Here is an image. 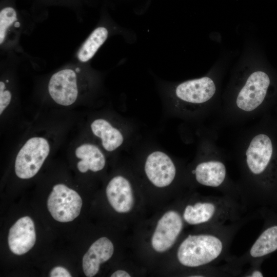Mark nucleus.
<instances>
[{
    "label": "nucleus",
    "mask_w": 277,
    "mask_h": 277,
    "mask_svg": "<svg viewBox=\"0 0 277 277\" xmlns=\"http://www.w3.org/2000/svg\"><path fill=\"white\" fill-rule=\"evenodd\" d=\"M81 71L74 68H65L50 77L48 93L56 105L68 107L80 99L86 87V83Z\"/></svg>",
    "instance_id": "20e7f679"
},
{
    "label": "nucleus",
    "mask_w": 277,
    "mask_h": 277,
    "mask_svg": "<svg viewBox=\"0 0 277 277\" xmlns=\"http://www.w3.org/2000/svg\"><path fill=\"white\" fill-rule=\"evenodd\" d=\"M246 217L225 225L205 227L204 232L189 234L178 247V261L190 268L214 266L222 260L226 262L231 256L229 252L232 241L246 222Z\"/></svg>",
    "instance_id": "f257e3e1"
},
{
    "label": "nucleus",
    "mask_w": 277,
    "mask_h": 277,
    "mask_svg": "<svg viewBox=\"0 0 277 277\" xmlns=\"http://www.w3.org/2000/svg\"><path fill=\"white\" fill-rule=\"evenodd\" d=\"M270 85V78L265 71L253 68L246 76L235 98L236 107L250 112L264 102Z\"/></svg>",
    "instance_id": "423d86ee"
},
{
    "label": "nucleus",
    "mask_w": 277,
    "mask_h": 277,
    "mask_svg": "<svg viewBox=\"0 0 277 277\" xmlns=\"http://www.w3.org/2000/svg\"><path fill=\"white\" fill-rule=\"evenodd\" d=\"M245 206L239 200L230 196H209L188 204L183 212L186 223L194 226L205 227L222 226L242 221Z\"/></svg>",
    "instance_id": "f03ea898"
},
{
    "label": "nucleus",
    "mask_w": 277,
    "mask_h": 277,
    "mask_svg": "<svg viewBox=\"0 0 277 277\" xmlns=\"http://www.w3.org/2000/svg\"><path fill=\"white\" fill-rule=\"evenodd\" d=\"M192 173L200 185L219 190L223 195L242 202L240 188L229 182L226 167L222 161L212 159L202 161L196 165Z\"/></svg>",
    "instance_id": "39448f33"
},
{
    "label": "nucleus",
    "mask_w": 277,
    "mask_h": 277,
    "mask_svg": "<svg viewBox=\"0 0 277 277\" xmlns=\"http://www.w3.org/2000/svg\"><path fill=\"white\" fill-rule=\"evenodd\" d=\"M149 181L157 187L170 185L175 179L176 170L171 157L160 150L152 151L147 156L144 166Z\"/></svg>",
    "instance_id": "9d476101"
},
{
    "label": "nucleus",
    "mask_w": 277,
    "mask_h": 277,
    "mask_svg": "<svg viewBox=\"0 0 277 277\" xmlns=\"http://www.w3.org/2000/svg\"><path fill=\"white\" fill-rule=\"evenodd\" d=\"M250 266L242 275L246 277H263L264 276L262 271L258 268V263L250 265Z\"/></svg>",
    "instance_id": "6ab92c4d"
},
{
    "label": "nucleus",
    "mask_w": 277,
    "mask_h": 277,
    "mask_svg": "<svg viewBox=\"0 0 277 277\" xmlns=\"http://www.w3.org/2000/svg\"><path fill=\"white\" fill-rule=\"evenodd\" d=\"M18 28L20 24L17 22V13L11 7H6L0 12V44L2 45L6 39L8 30L12 26Z\"/></svg>",
    "instance_id": "f3484780"
},
{
    "label": "nucleus",
    "mask_w": 277,
    "mask_h": 277,
    "mask_svg": "<svg viewBox=\"0 0 277 277\" xmlns=\"http://www.w3.org/2000/svg\"><path fill=\"white\" fill-rule=\"evenodd\" d=\"M12 92L8 80L0 81V115L2 118L9 110L12 102Z\"/></svg>",
    "instance_id": "a211bd4d"
},
{
    "label": "nucleus",
    "mask_w": 277,
    "mask_h": 277,
    "mask_svg": "<svg viewBox=\"0 0 277 277\" xmlns=\"http://www.w3.org/2000/svg\"><path fill=\"white\" fill-rule=\"evenodd\" d=\"M53 148L51 138L46 134L36 133L28 137L19 147L14 162V171L19 179L34 176Z\"/></svg>",
    "instance_id": "7ed1b4c3"
},
{
    "label": "nucleus",
    "mask_w": 277,
    "mask_h": 277,
    "mask_svg": "<svg viewBox=\"0 0 277 277\" xmlns=\"http://www.w3.org/2000/svg\"><path fill=\"white\" fill-rule=\"evenodd\" d=\"M113 251V245L108 238L102 237L94 242L83 258L82 266L85 275L92 277L96 274L100 264L109 260Z\"/></svg>",
    "instance_id": "2eb2a0df"
},
{
    "label": "nucleus",
    "mask_w": 277,
    "mask_h": 277,
    "mask_svg": "<svg viewBox=\"0 0 277 277\" xmlns=\"http://www.w3.org/2000/svg\"><path fill=\"white\" fill-rule=\"evenodd\" d=\"M72 152L77 160L76 168L81 173H86L88 171L98 172L105 166V151L100 145L93 142L80 141L74 147Z\"/></svg>",
    "instance_id": "9b49d317"
},
{
    "label": "nucleus",
    "mask_w": 277,
    "mask_h": 277,
    "mask_svg": "<svg viewBox=\"0 0 277 277\" xmlns=\"http://www.w3.org/2000/svg\"><path fill=\"white\" fill-rule=\"evenodd\" d=\"M82 200L74 190L64 184L55 185L47 200V207L57 221L68 222L77 217L81 212Z\"/></svg>",
    "instance_id": "0eeeda50"
},
{
    "label": "nucleus",
    "mask_w": 277,
    "mask_h": 277,
    "mask_svg": "<svg viewBox=\"0 0 277 277\" xmlns=\"http://www.w3.org/2000/svg\"><path fill=\"white\" fill-rule=\"evenodd\" d=\"M51 277H71V275L67 269L61 266L53 268L50 272Z\"/></svg>",
    "instance_id": "aec40b11"
},
{
    "label": "nucleus",
    "mask_w": 277,
    "mask_h": 277,
    "mask_svg": "<svg viewBox=\"0 0 277 277\" xmlns=\"http://www.w3.org/2000/svg\"><path fill=\"white\" fill-rule=\"evenodd\" d=\"M89 127L91 134L98 140L104 151L113 152L124 143V136L121 130L106 118L93 119Z\"/></svg>",
    "instance_id": "ddd939ff"
},
{
    "label": "nucleus",
    "mask_w": 277,
    "mask_h": 277,
    "mask_svg": "<svg viewBox=\"0 0 277 277\" xmlns=\"http://www.w3.org/2000/svg\"><path fill=\"white\" fill-rule=\"evenodd\" d=\"M35 241L34 224L29 216L20 218L9 230L8 245L10 251L15 254L27 253L33 247Z\"/></svg>",
    "instance_id": "f8f14e48"
},
{
    "label": "nucleus",
    "mask_w": 277,
    "mask_h": 277,
    "mask_svg": "<svg viewBox=\"0 0 277 277\" xmlns=\"http://www.w3.org/2000/svg\"><path fill=\"white\" fill-rule=\"evenodd\" d=\"M111 277H130V275L126 271L119 270L113 273Z\"/></svg>",
    "instance_id": "412c9836"
},
{
    "label": "nucleus",
    "mask_w": 277,
    "mask_h": 277,
    "mask_svg": "<svg viewBox=\"0 0 277 277\" xmlns=\"http://www.w3.org/2000/svg\"><path fill=\"white\" fill-rule=\"evenodd\" d=\"M106 193L108 202L117 212L127 213L132 208L134 197L129 181L121 175L113 177L108 183Z\"/></svg>",
    "instance_id": "4468645a"
},
{
    "label": "nucleus",
    "mask_w": 277,
    "mask_h": 277,
    "mask_svg": "<svg viewBox=\"0 0 277 277\" xmlns=\"http://www.w3.org/2000/svg\"><path fill=\"white\" fill-rule=\"evenodd\" d=\"M184 220L175 210L165 213L159 220L151 239L154 250L159 252H165L173 246L181 233Z\"/></svg>",
    "instance_id": "1a4fd4ad"
},
{
    "label": "nucleus",
    "mask_w": 277,
    "mask_h": 277,
    "mask_svg": "<svg viewBox=\"0 0 277 277\" xmlns=\"http://www.w3.org/2000/svg\"><path fill=\"white\" fill-rule=\"evenodd\" d=\"M108 31L106 27H98L89 35L77 53L79 61L86 63L95 55L107 38Z\"/></svg>",
    "instance_id": "dca6fc26"
},
{
    "label": "nucleus",
    "mask_w": 277,
    "mask_h": 277,
    "mask_svg": "<svg viewBox=\"0 0 277 277\" xmlns=\"http://www.w3.org/2000/svg\"><path fill=\"white\" fill-rule=\"evenodd\" d=\"M216 91L214 81L209 76H204L179 84L175 87L173 94L178 103L199 106L211 100Z\"/></svg>",
    "instance_id": "6e6552de"
}]
</instances>
